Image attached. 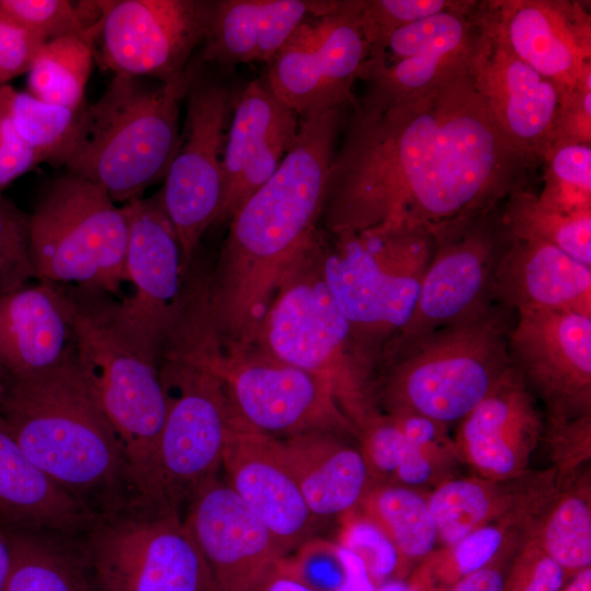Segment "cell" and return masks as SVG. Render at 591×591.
I'll use <instances>...</instances> for the list:
<instances>
[{
	"mask_svg": "<svg viewBox=\"0 0 591 591\" xmlns=\"http://www.w3.org/2000/svg\"><path fill=\"white\" fill-rule=\"evenodd\" d=\"M350 105L326 183L329 234L474 215L525 187L536 165L498 129L468 72L395 104Z\"/></svg>",
	"mask_w": 591,
	"mask_h": 591,
	"instance_id": "6da1fadb",
	"label": "cell"
},
{
	"mask_svg": "<svg viewBox=\"0 0 591 591\" xmlns=\"http://www.w3.org/2000/svg\"><path fill=\"white\" fill-rule=\"evenodd\" d=\"M344 107L300 118L297 138L274 175L228 221L201 306L221 341L250 345L285 271L322 235L328 171Z\"/></svg>",
	"mask_w": 591,
	"mask_h": 591,
	"instance_id": "7a4b0ae2",
	"label": "cell"
},
{
	"mask_svg": "<svg viewBox=\"0 0 591 591\" xmlns=\"http://www.w3.org/2000/svg\"><path fill=\"white\" fill-rule=\"evenodd\" d=\"M0 416L30 460L88 508L91 498L115 493L123 482L132 487L119 440L76 348L43 372L1 373Z\"/></svg>",
	"mask_w": 591,
	"mask_h": 591,
	"instance_id": "3957f363",
	"label": "cell"
},
{
	"mask_svg": "<svg viewBox=\"0 0 591 591\" xmlns=\"http://www.w3.org/2000/svg\"><path fill=\"white\" fill-rule=\"evenodd\" d=\"M198 70L181 81L115 74L102 96L81 109L63 158L68 174L128 202L165 177L178 148L179 103Z\"/></svg>",
	"mask_w": 591,
	"mask_h": 591,
	"instance_id": "277c9868",
	"label": "cell"
},
{
	"mask_svg": "<svg viewBox=\"0 0 591 591\" xmlns=\"http://www.w3.org/2000/svg\"><path fill=\"white\" fill-rule=\"evenodd\" d=\"M322 235L282 275L250 345L328 380L358 431L378 409L375 368L325 282L320 259Z\"/></svg>",
	"mask_w": 591,
	"mask_h": 591,
	"instance_id": "5b68a950",
	"label": "cell"
},
{
	"mask_svg": "<svg viewBox=\"0 0 591 591\" xmlns=\"http://www.w3.org/2000/svg\"><path fill=\"white\" fill-rule=\"evenodd\" d=\"M71 294L78 361L129 467L149 473L158 464L167 407L160 354L125 321L109 293L77 287Z\"/></svg>",
	"mask_w": 591,
	"mask_h": 591,
	"instance_id": "8992f818",
	"label": "cell"
},
{
	"mask_svg": "<svg viewBox=\"0 0 591 591\" xmlns=\"http://www.w3.org/2000/svg\"><path fill=\"white\" fill-rule=\"evenodd\" d=\"M508 310L486 312L414 341L382 367L375 401L448 426L461 421L513 366Z\"/></svg>",
	"mask_w": 591,
	"mask_h": 591,
	"instance_id": "52a82bcc",
	"label": "cell"
},
{
	"mask_svg": "<svg viewBox=\"0 0 591 591\" xmlns=\"http://www.w3.org/2000/svg\"><path fill=\"white\" fill-rule=\"evenodd\" d=\"M433 248L426 227L337 234L323 230L325 282L375 369L413 314Z\"/></svg>",
	"mask_w": 591,
	"mask_h": 591,
	"instance_id": "ba28073f",
	"label": "cell"
},
{
	"mask_svg": "<svg viewBox=\"0 0 591 591\" xmlns=\"http://www.w3.org/2000/svg\"><path fill=\"white\" fill-rule=\"evenodd\" d=\"M170 357L216 376L237 417L257 432L274 438L308 432L357 437L328 380L253 345L220 341L205 324L185 333Z\"/></svg>",
	"mask_w": 591,
	"mask_h": 591,
	"instance_id": "9c48e42d",
	"label": "cell"
},
{
	"mask_svg": "<svg viewBox=\"0 0 591 591\" xmlns=\"http://www.w3.org/2000/svg\"><path fill=\"white\" fill-rule=\"evenodd\" d=\"M30 220L37 279L109 294L127 281V213L103 187L70 174L58 177Z\"/></svg>",
	"mask_w": 591,
	"mask_h": 591,
	"instance_id": "30bf717a",
	"label": "cell"
},
{
	"mask_svg": "<svg viewBox=\"0 0 591 591\" xmlns=\"http://www.w3.org/2000/svg\"><path fill=\"white\" fill-rule=\"evenodd\" d=\"M434 248L413 314L386 346L383 367L421 337L475 317L494 304L493 280L508 242L497 206L432 227Z\"/></svg>",
	"mask_w": 591,
	"mask_h": 591,
	"instance_id": "8fae6325",
	"label": "cell"
},
{
	"mask_svg": "<svg viewBox=\"0 0 591 591\" xmlns=\"http://www.w3.org/2000/svg\"><path fill=\"white\" fill-rule=\"evenodd\" d=\"M371 49L361 0L337 1L301 23L268 62L266 81L300 118L355 101Z\"/></svg>",
	"mask_w": 591,
	"mask_h": 591,
	"instance_id": "7c38bea8",
	"label": "cell"
},
{
	"mask_svg": "<svg viewBox=\"0 0 591 591\" xmlns=\"http://www.w3.org/2000/svg\"><path fill=\"white\" fill-rule=\"evenodd\" d=\"M177 151L159 192L185 270L205 232L215 225L223 194L222 159L236 97L216 77L195 73L188 86Z\"/></svg>",
	"mask_w": 591,
	"mask_h": 591,
	"instance_id": "4fadbf2b",
	"label": "cell"
},
{
	"mask_svg": "<svg viewBox=\"0 0 591 591\" xmlns=\"http://www.w3.org/2000/svg\"><path fill=\"white\" fill-rule=\"evenodd\" d=\"M166 416L159 467L166 509L192 498L216 478L229 434L239 419L220 381L186 361L161 360Z\"/></svg>",
	"mask_w": 591,
	"mask_h": 591,
	"instance_id": "5bb4252c",
	"label": "cell"
},
{
	"mask_svg": "<svg viewBox=\"0 0 591 591\" xmlns=\"http://www.w3.org/2000/svg\"><path fill=\"white\" fill-rule=\"evenodd\" d=\"M478 3L465 1L399 27L372 47L360 78L366 90L355 102L366 107L395 104L467 73L479 33Z\"/></svg>",
	"mask_w": 591,
	"mask_h": 591,
	"instance_id": "9a60e30c",
	"label": "cell"
},
{
	"mask_svg": "<svg viewBox=\"0 0 591 591\" xmlns=\"http://www.w3.org/2000/svg\"><path fill=\"white\" fill-rule=\"evenodd\" d=\"M215 2L108 1L97 38L104 66L115 74L181 81L192 68V55L208 36Z\"/></svg>",
	"mask_w": 591,
	"mask_h": 591,
	"instance_id": "2e32d148",
	"label": "cell"
},
{
	"mask_svg": "<svg viewBox=\"0 0 591 591\" xmlns=\"http://www.w3.org/2000/svg\"><path fill=\"white\" fill-rule=\"evenodd\" d=\"M106 591H213L208 566L175 510L117 521L90 543Z\"/></svg>",
	"mask_w": 591,
	"mask_h": 591,
	"instance_id": "e0dca14e",
	"label": "cell"
},
{
	"mask_svg": "<svg viewBox=\"0 0 591 591\" xmlns=\"http://www.w3.org/2000/svg\"><path fill=\"white\" fill-rule=\"evenodd\" d=\"M508 334L509 355L545 403L547 420L591 415V315L521 310Z\"/></svg>",
	"mask_w": 591,
	"mask_h": 591,
	"instance_id": "ac0fdd59",
	"label": "cell"
},
{
	"mask_svg": "<svg viewBox=\"0 0 591 591\" xmlns=\"http://www.w3.org/2000/svg\"><path fill=\"white\" fill-rule=\"evenodd\" d=\"M478 12L479 33L468 76L505 138L537 164L553 144L563 91L510 49L482 2Z\"/></svg>",
	"mask_w": 591,
	"mask_h": 591,
	"instance_id": "d6986e66",
	"label": "cell"
},
{
	"mask_svg": "<svg viewBox=\"0 0 591 591\" xmlns=\"http://www.w3.org/2000/svg\"><path fill=\"white\" fill-rule=\"evenodd\" d=\"M124 208L128 219L126 277L135 292L118 302V309L161 356L185 308L181 246L159 193L130 200Z\"/></svg>",
	"mask_w": 591,
	"mask_h": 591,
	"instance_id": "ffe728a7",
	"label": "cell"
},
{
	"mask_svg": "<svg viewBox=\"0 0 591 591\" xmlns=\"http://www.w3.org/2000/svg\"><path fill=\"white\" fill-rule=\"evenodd\" d=\"M184 523L208 566L213 591H256L287 557L256 514L216 478L192 497Z\"/></svg>",
	"mask_w": 591,
	"mask_h": 591,
	"instance_id": "44dd1931",
	"label": "cell"
},
{
	"mask_svg": "<svg viewBox=\"0 0 591 591\" xmlns=\"http://www.w3.org/2000/svg\"><path fill=\"white\" fill-rule=\"evenodd\" d=\"M510 49L560 91L591 80V18L568 0L482 1Z\"/></svg>",
	"mask_w": 591,
	"mask_h": 591,
	"instance_id": "7402d4cb",
	"label": "cell"
},
{
	"mask_svg": "<svg viewBox=\"0 0 591 591\" xmlns=\"http://www.w3.org/2000/svg\"><path fill=\"white\" fill-rule=\"evenodd\" d=\"M299 123V115L274 94L265 77L243 89L228 128L223 194L215 225L228 222L274 175L297 138Z\"/></svg>",
	"mask_w": 591,
	"mask_h": 591,
	"instance_id": "603a6c76",
	"label": "cell"
},
{
	"mask_svg": "<svg viewBox=\"0 0 591 591\" xmlns=\"http://www.w3.org/2000/svg\"><path fill=\"white\" fill-rule=\"evenodd\" d=\"M543 434L534 396L512 366L494 390L459 425L454 440L460 460L475 475L503 480L526 474Z\"/></svg>",
	"mask_w": 591,
	"mask_h": 591,
	"instance_id": "cb8c5ba5",
	"label": "cell"
},
{
	"mask_svg": "<svg viewBox=\"0 0 591 591\" xmlns=\"http://www.w3.org/2000/svg\"><path fill=\"white\" fill-rule=\"evenodd\" d=\"M221 465L227 484L264 523L286 556L313 537L320 521L310 511L273 437L248 428L239 418Z\"/></svg>",
	"mask_w": 591,
	"mask_h": 591,
	"instance_id": "d4e9b609",
	"label": "cell"
},
{
	"mask_svg": "<svg viewBox=\"0 0 591 591\" xmlns=\"http://www.w3.org/2000/svg\"><path fill=\"white\" fill-rule=\"evenodd\" d=\"M71 292L39 280L0 296V373L22 376L48 370L76 348Z\"/></svg>",
	"mask_w": 591,
	"mask_h": 591,
	"instance_id": "484cf974",
	"label": "cell"
},
{
	"mask_svg": "<svg viewBox=\"0 0 591 591\" xmlns=\"http://www.w3.org/2000/svg\"><path fill=\"white\" fill-rule=\"evenodd\" d=\"M493 300L508 311L591 315V267L554 245L508 236L494 274Z\"/></svg>",
	"mask_w": 591,
	"mask_h": 591,
	"instance_id": "4316f807",
	"label": "cell"
},
{
	"mask_svg": "<svg viewBox=\"0 0 591 591\" xmlns=\"http://www.w3.org/2000/svg\"><path fill=\"white\" fill-rule=\"evenodd\" d=\"M553 467L503 480L477 475L449 477L427 494L439 543L450 545L473 531L510 517H534L555 491Z\"/></svg>",
	"mask_w": 591,
	"mask_h": 591,
	"instance_id": "83f0119b",
	"label": "cell"
},
{
	"mask_svg": "<svg viewBox=\"0 0 591 591\" xmlns=\"http://www.w3.org/2000/svg\"><path fill=\"white\" fill-rule=\"evenodd\" d=\"M337 1L217 0L199 62H269L297 27Z\"/></svg>",
	"mask_w": 591,
	"mask_h": 591,
	"instance_id": "f1b7e54d",
	"label": "cell"
},
{
	"mask_svg": "<svg viewBox=\"0 0 591 591\" xmlns=\"http://www.w3.org/2000/svg\"><path fill=\"white\" fill-rule=\"evenodd\" d=\"M274 442L318 521L354 510L374 482L361 450L340 434L308 432Z\"/></svg>",
	"mask_w": 591,
	"mask_h": 591,
	"instance_id": "f546056e",
	"label": "cell"
},
{
	"mask_svg": "<svg viewBox=\"0 0 591 591\" xmlns=\"http://www.w3.org/2000/svg\"><path fill=\"white\" fill-rule=\"evenodd\" d=\"M92 521L84 503L30 460L0 416V526L72 533Z\"/></svg>",
	"mask_w": 591,
	"mask_h": 591,
	"instance_id": "4dcf8cb0",
	"label": "cell"
},
{
	"mask_svg": "<svg viewBox=\"0 0 591 591\" xmlns=\"http://www.w3.org/2000/svg\"><path fill=\"white\" fill-rule=\"evenodd\" d=\"M569 578L591 567V478L584 467L557 483L526 530Z\"/></svg>",
	"mask_w": 591,
	"mask_h": 591,
	"instance_id": "1f68e13d",
	"label": "cell"
},
{
	"mask_svg": "<svg viewBox=\"0 0 591 591\" xmlns=\"http://www.w3.org/2000/svg\"><path fill=\"white\" fill-rule=\"evenodd\" d=\"M534 517H510L441 546L419 561L406 586L409 591H449L468 575L501 558L512 557Z\"/></svg>",
	"mask_w": 591,
	"mask_h": 591,
	"instance_id": "d6a6232c",
	"label": "cell"
},
{
	"mask_svg": "<svg viewBox=\"0 0 591 591\" xmlns=\"http://www.w3.org/2000/svg\"><path fill=\"white\" fill-rule=\"evenodd\" d=\"M361 514L374 523L397 551L402 573L439 544L427 494L389 482H373L359 503Z\"/></svg>",
	"mask_w": 591,
	"mask_h": 591,
	"instance_id": "836d02e7",
	"label": "cell"
},
{
	"mask_svg": "<svg viewBox=\"0 0 591 591\" xmlns=\"http://www.w3.org/2000/svg\"><path fill=\"white\" fill-rule=\"evenodd\" d=\"M501 221L510 239L554 245L591 267V210L564 212L522 187L507 197Z\"/></svg>",
	"mask_w": 591,
	"mask_h": 591,
	"instance_id": "e575fe53",
	"label": "cell"
},
{
	"mask_svg": "<svg viewBox=\"0 0 591 591\" xmlns=\"http://www.w3.org/2000/svg\"><path fill=\"white\" fill-rule=\"evenodd\" d=\"M94 42L82 36L47 40L28 72V93L46 103L81 109L92 69Z\"/></svg>",
	"mask_w": 591,
	"mask_h": 591,
	"instance_id": "d590c367",
	"label": "cell"
},
{
	"mask_svg": "<svg viewBox=\"0 0 591 591\" xmlns=\"http://www.w3.org/2000/svg\"><path fill=\"white\" fill-rule=\"evenodd\" d=\"M2 89L5 112L16 134L42 162L62 164L81 109L46 103L7 84Z\"/></svg>",
	"mask_w": 591,
	"mask_h": 591,
	"instance_id": "8d00e7d4",
	"label": "cell"
},
{
	"mask_svg": "<svg viewBox=\"0 0 591 591\" xmlns=\"http://www.w3.org/2000/svg\"><path fill=\"white\" fill-rule=\"evenodd\" d=\"M108 1L0 0V20L45 40L82 36L97 40Z\"/></svg>",
	"mask_w": 591,
	"mask_h": 591,
	"instance_id": "74e56055",
	"label": "cell"
},
{
	"mask_svg": "<svg viewBox=\"0 0 591 591\" xmlns=\"http://www.w3.org/2000/svg\"><path fill=\"white\" fill-rule=\"evenodd\" d=\"M12 564L4 591H88L71 563L31 532L7 529Z\"/></svg>",
	"mask_w": 591,
	"mask_h": 591,
	"instance_id": "f35d334b",
	"label": "cell"
},
{
	"mask_svg": "<svg viewBox=\"0 0 591 591\" xmlns=\"http://www.w3.org/2000/svg\"><path fill=\"white\" fill-rule=\"evenodd\" d=\"M545 185L538 199L564 212L591 210V146L555 143L545 153Z\"/></svg>",
	"mask_w": 591,
	"mask_h": 591,
	"instance_id": "ab89813d",
	"label": "cell"
},
{
	"mask_svg": "<svg viewBox=\"0 0 591 591\" xmlns=\"http://www.w3.org/2000/svg\"><path fill=\"white\" fill-rule=\"evenodd\" d=\"M37 278L31 257V220L0 194V296Z\"/></svg>",
	"mask_w": 591,
	"mask_h": 591,
	"instance_id": "60d3db41",
	"label": "cell"
},
{
	"mask_svg": "<svg viewBox=\"0 0 591 591\" xmlns=\"http://www.w3.org/2000/svg\"><path fill=\"white\" fill-rule=\"evenodd\" d=\"M338 544L363 561L375 587L384 583L394 573L403 576L401 558L394 545L361 513L351 510L343 515Z\"/></svg>",
	"mask_w": 591,
	"mask_h": 591,
	"instance_id": "b9f144b4",
	"label": "cell"
},
{
	"mask_svg": "<svg viewBox=\"0 0 591 591\" xmlns=\"http://www.w3.org/2000/svg\"><path fill=\"white\" fill-rule=\"evenodd\" d=\"M371 48L399 27L460 8L463 0H361Z\"/></svg>",
	"mask_w": 591,
	"mask_h": 591,
	"instance_id": "7bdbcfd3",
	"label": "cell"
},
{
	"mask_svg": "<svg viewBox=\"0 0 591 591\" xmlns=\"http://www.w3.org/2000/svg\"><path fill=\"white\" fill-rule=\"evenodd\" d=\"M357 437L374 482L392 483L405 448L392 416L376 409L359 427Z\"/></svg>",
	"mask_w": 591,
	"mask_h": 591,
	"instance_id": "ee69618b",
	"label": "cell"
},
{
	"mask_svg": "<svg viewBox=\"0 0 591 591\" xmlns=\"http://www.w3.org/2000/svg\"><path fill=\"white\" fill-rule=\"evenodd\" d=\"M546 441L556 480L586 467L591 457V415L570 420H547Z\"/></svg>",
	"mask_w": 591,
	"mask_h": 591,
	"instance_id": "f6af8a7d",
	"label": "cell"
},
{
	"mask_svg": "<svg viewBox=\"0 0 591 591\" xmlns=\"http://www.w3.org/2000/svg\"><path fill=\"white\" fill-rule=\"evenodd\" d=\"M568 575L526 536L511 559L505 591H561Z\"/></svg>",
	"mask_w": 591,
	"mask_h": 591,
	"instance_id": "bcb514c9",
	"label": "cell"
},
{
	"mask_svg": "<svg viewBox=\"0 0 591 591\" xmlns=\"http://www.w3.org/2000/svg\"><path fill=\"white\" fill-rule=\"evenodd\" d=\"M564 142L591 143V80L579 89L561 92L553 144Z\"/></svg>",
	"mask_w": 591,
	"mask_h": 591,
	"instance_id": "7dc6e473",
	"label": "cell"
},
{
	"mask_svg": "<svg viewBox=\"0 0 591 591\" xmlns=\"http://www.w3.org/2000/svg\"><path fill=\"white\" fill-rule=\"evenodd\" d=\"M42 163L37 153L14 130L4 106L0 85V194L15 178Z\"/></svg>",
	"mask_w": 591,
	"mask_h": 591,
	"instance_id": "c3c4849f",
	"label": "cell"
},
{
	"mask_svg": "<svg viewBox=\"0 0 591 591\" xmlns=\"http://www.w3.org/2000/svg\"><path fill=\"white\" fill-rule=\"evenodd\" d=\"M46 42L31 32L0 20V73L5 82L27 73Z\"/></svg>",
	"mask_w": 591,
	"mask_h": 591,
	"instance_id": "681fc988",
	"label": "cell"
},
{
	"mask_svg": "<svg viewBox=\"0 0 591 591\" xmlns=\"http://www.w3.org/2000/svg\"><path fill=\"white\" fill-rule=\"evenodd\" d=\"M512 557L501 558L483 567L460 580L449 591H505Z\"/></svg>",
	"mask_w": 591,
	"mask_h": 591,
	"instance_id": "f907efd6",
	"label": "cell"
},
{
	"mask_svg": "<svg viewBox=\"0 0 591 591\" xmlns=\"http://www.w3.org/2000/svg\"><path fill=\"white\" fill-rule=\"evenodd\" d=\"M256 591H314L301 581L282 558L264 578Z\"/></svg>",
	"mask_w": 591,
	"mask_h": 591,
	"instance_id": "816d5d0a",
	"label": "cell"
},
{
	"mask_svg": "<svg viewBox=\"0 0 591 591\" xmlns=\"http://www.w3.org/2000/svg\"><path fill=\"white\" fill-rule=\"evenodd\" d=\"M12 564V545L7 529L0 526V591H4Z\"/></svg>",
	"mask_w": 591,
	"mask_h": 591,
	"instance_id": "f5cc1de1",
	"label": "cell"
},
{
	"mask_svg": "<svg viewBox=\"0 0 591 591\" xmlns=\"http://www.w3.org/2000/svg\"><path fill=\"white\" fill-rule=\"evenodd\" d=\"M561 591H591V567L569 578Z\"/></svg>",
	"mask_w": 591,
	"mask_h": 591,
	"instance_id": "db71d44e",
	"label": "cell"
},
{
	"mask_svg": "<svg viewBox=\"0 0 591 591\" xmlns=\"http://www.w3.org/2000/svg\"><path fill=\"white\" fill-rule=\"evenodd\" d=\"M375 591H409L406 583H399V582H390L386 584H383L379 587V589H375Z\"/></svg>",
	"mask_w": 591,
	"mask_h": 591,
	"instance_id": "11a10c76",
	"label": "cell"
},
{
	"mask_svg": "<svg viewBox=\"0 0 591 591\" xmlns=\"http://www.w3.org/2000/svg\"><path fill=\"white\" fill-rule=\"evenodd\" d=\"M4 83H5V80L3 79V77L0 73V85H3Z\"/></svg>",
	"mask_w": 591,
	"mask_h": 591,
	"instance_id": "9f6ffc18",
	"label": "cell"
},
{
	"mask_svg": "<svg viewBox=\"0 0 591 591\" xmlns=\"http://www.w3.org/2000/svg\"><path fill=\"white\" fill-rule=\"evenodd\" d=\"M1 374V373H0Z\"/></svg>",
	"mask_w": 591,
	"mask_h": 591,
	"instance_id": "6f0895ef",
	"label": "cell"
}]
</instances>
